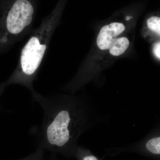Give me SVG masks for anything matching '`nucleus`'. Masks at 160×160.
Masks as SVG:
<instances>
[{
    "instance_id": "obj_1",
    "label": "nucleus",
    "mask_w": 160,
    "mask_h": 160,
    "mask_svg": "<svg viewBox=\"0 0 160 160\" xmlns=\"http://www.w3.org/2000/svg\"><path fill=\"white\" fill-rule=\"evenodd\" d=\"M31 95L43 112L41 125L31 131L37 148L52 154L74 157L85 122L81 100L59 94L45 95L36 90Z\"/></svg>"
},
{
    "instance_id": "obj_2",
    "label": "nucleus",
    "mask_w": 160,
    "mask_h": 160,
    "mask_svg": "<svg viewBox=\"0 0 160 160\" xmlns=\"http://www.w3.org/2000/svg\"><path fill=\"white\" fill-rule=\"evenodd\" d=\"M61 6L59 4L44 19L33 31L23 46L17 66L9 78L0 84L3 92L6 87L16 84L24 86L31 93L35 91L33 83L48 50L58 24Z\"/></svg>"
},
{
    "instance_id": "obj_3",
    "label": "nucleus",
    "mask_w": 160,
    "mask_h": 160,
    "mask_svg": "<svg viewBox=\"0 0 160 160\" xmlns=\"http://www.w3.org/2000/svg\"><path fill=\"white\" fill-rule=\"evenodd\" d=\"M37 0H0V54L32 31Z\"/></svg>"
},
{
    "instance_id": "obj_4",
    "label": "nucleus",
    "mask_w": 160,
    "mask_h": 160,
    "mask_svg": "<svg viewBox=\"0 0 160 160\" xmlns=\"http://www.w3.org/2000/svg\"><path fill=\"white\" fill-rule=\"evenodd\" d=\"M125 30V26L122 23L114 22L103 26L97 40L98 47L102 50L109 49L115 38Z\"/></svg>"
},
{
    "instance_id": "obj_5",
    "label": "nucleus",
    "mask_w": 160,
    "mask_h": 160,
    "mask_svg": "<svg viewBox=\"0 0 160 160\" xmlns=\"http://www.w3.org/2000/svg\"><path fill=\"white\" fill-rule=\"evenodd\" d=\"M129 45V42L126 38H115L112 43L109 47V52L112 55L118 56L123 54Z\"/></svg>"
},
{
    "instance_id": "obj_6",
    "label": "nucleus",
    "mask_w": 160,
    "mask_h": 160,
    "mask_svg": "<svg viewBox=\"0 0 160 160\" xmlns=\"http://www.w3.org/2000/svg\"><path fill=\"white\" fill-rule=\"evenodd\" d=\"M147 151L152 154L159 155L160 154V138L157 137L150 139L146 144Z\"/></svg>"
},
{
    "instance_id": "obj_7",
    "label": "nucleus",
    "mask_w": 160,
    "mask_h": 160,
    "mask_svg": "<svg viewBox=\"0 0 160 160\" xmlns=\"http://www.w3.org/2000/svg\"><path fill=\"white\" fill-rule=\"evenodd\" d=\"M74 157L77 160H100L98 158L92 154L90 151L78 146Z\"/></svg>"
},
{
    "instance_id": "obj_8",
    "label": "nucleus",
    "mask_w": 160,
    "mask_h": 160,
    "mask_svg": "<svg viewBox=\"0 0 160 160\" xmlns=\"http://www.w3.org/2000/svg\"><path fill=\"white\" fill-rule=\"evenodd\" d=\"M147 26L149 29L160 34V18L158 17H152L147 20Z\"/></svg>"
},
{
    "instance_id": "obj_9",
    "label": "nucleus",
    "mask_w": 160,
    "mask_h": 160,
    "mask_svg": "<svg viewBox=\"0 0 160 160\" xmlns=\"http://www.w3.org/2000/svg\"><path fill=\"white\" fill-rule=\"evenodd\" d=\"M153 52L155 55L158 58H160V42L157 43L155 44L153 47Z\"/></svg>"
},
{
    "instance_id": "obj_10",
    "label": "nucleus",
    "mask_w": 160,
    "mask_h": 160,
    "mask_svg": "<svg viewBox=\"0 0 160 160\" xmlns=\"http://www.w3.org/2000/svg\"><path fill=\"white\" fill-rule=\"evenodd\" d=\"M44 160H61L58 158L57 155L52 154V153H49V154L48 156H46L45 155L44 157Z\"/></svg>"
},
{
    "instance_id": "obj_11",
    "label": "nucleus",
    "mask_w": 160,
    "mask_h": 160,
    "mask_svg": "<svg viewBox=\"0 0 160 160\" xmlns=\"http://www.w3.org/2000/svg\"><path fill=\"white\" fill-rule=\"evenodd\" d=\"M132 17H130L129 16H127L126 18V20H127V21H129V20H130V19L132 18Z\"/></svg>"
},
{
    "instance_id": "obj_12",
    "label": "nucleus",
    "mask_w": 160,
    "mask_h": 160,
    "mask_svg": "<svg viewBox=\"0 0 160 160\" xmlns=\"http://www.w3.org/2000/svg\"><path fill=\"white\" fill-rule=\"evenodd\" d=\"M2 92H1V91H0V96H1V95H2ZM1 104H0V109H1Z\"/></svg>"
}]
</instances>
